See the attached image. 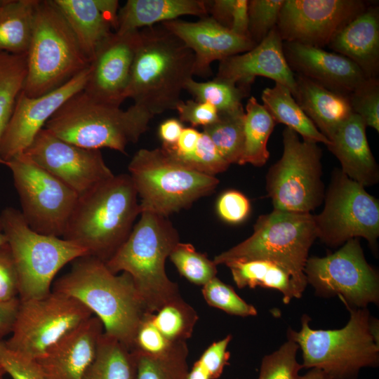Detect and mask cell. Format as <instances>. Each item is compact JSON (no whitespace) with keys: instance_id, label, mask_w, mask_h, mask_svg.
<instances>
[{"instance_id":"cell-1","label":"cell","mask_w":379,"mask_h":379,"mask_svg":"<svg viewBox=\"0 0 379 379\" xmlns=\"http://www.w3.org/2000/svg\"><path fill=\"white\" fill-rule=\"evenodd\" d=\"M194 62L192 51L161 24L139 29L125 98L152 117L175 109Z\"/></svg>"},{"instance_id":"cell-2","label":"cell","mask_w":379,"mask_h":379,"mask_svg":"<svg viewBox=\"0 0 379 379\" xmlns=\"http://www.w3.org/2000/svg\"><path fill=\"white\" fill-rule=\"evenodd\" d=\"M53 291L83 303L102 321L104 333L131 350L136 330L149 313L127 272L114 274L105 262L84 255L53 283Z\"/></svg>"},{"instance_id":"cell-3","label":"cell","mask_w":379,"mask_h":379,"mask_svg":"<svg viewBox=\"0 0 379 379\" xmlns=\"http://www.w3.org/2000/svg\"><path fill=\"white\" fill-rule=\"evenodd\" d=\"M140 213L129 174L114 175L79 197L62 237L106 262L127 239Z\"/></svg>"},{"instance_id":"cell-4","label":"cell","mask_w":379,"mask_h":379,"mask_svg":"<svg viewBox=\"0 0 379 379\" xmlns=\"http://www.w3.org/2000/svg\"><path fill=\"white\" fill-rule=\"evenodd\" d=\"M178 242V232L166 217L143 211L127 239L105 262L114 274H130L150 314L180 297L178 284L165 270L166 259Z\"/></svg>"},{"instance_id":"cell-5","label":"cell","mask_w":379,"mask_h":379,"mask_svg":"<svg viewBox=\"0 0 379 379\" xmlns=\"http://www.w3.org/2000/svg\"><path fill=\"white\" fill-rule=\"evenodd\" d=\"M152 117L137 105L123 110L100 102L82 90L68 99L44 128L81 147H107L125 153L126 146L135 143L147 130Z\"/></svg>"},{"instance_id":"cell-6","label":"cell","mask_w":379,"mask_h":379,"mask_svg":"<svg viewBox=\"0 0 379 379\" xmlns=\"http://www.w3.org/2000/svg\"><path fill=\"white\" fill-rule=\"evenodd\" d=\"M345 306L350 317L343 328L312 329L304 314L300 330L289 331L288 338L301 349L303 368H319L331 379H356L361 368L378 365L379 345L368 311Z\"/></svg>"},{"instance_id":"cell-7","label":"cell","mask_w":379,"mask_h":379,"mask_svg":"<svg viewBox=\"0 0 379 379\" xmlns=\"http://www.w3.org/2000/svg\"><path fill=\"white\" fill-rule=\"evenodd\" d=\"M26 60L22 92L30 98L62 86L90 65L53 0H39Z\"/></svg>"},{"instance_id":"cell-8","label":"cell","mask_w":379,"mask_h":379,"mask_svg":"<svg viewBox=\"0 0 379 379\" xmlns=\"http://www.w3.org/2000/svg\"><path fill=\"white\" fill-rule=\"evenodd\" d=\"M317 238L314 215L274 209L258 217L253 234L214 258V263L235 260H266L286 269L304 292V269L309 251Z\"/></svg>"},{"instance_id":"cell-9","label":"cell","mask_w":379,"mask_h":379,"mask_svg":"<svg viewBox=\"0 0 379 379\" xmlns=\"http://www.w3.org/2000/svg\"><path fill=\"white\" fill-rule=\"evenodd\" d=\"M128 169L140 198L141 212L166 218L211 194L219 184L215 176L185 167L161 147L139 149Z\"/></svg>"},{"instance_id":"cell-10","label":"cell","mask_w":379,"mask_h":379,"mask_svg":"<svg viewBox=\"0 0 379 379\" xmlns=\"http://www.w3.org/2000/svg\"><path fill=\"white\" fill-rule=\"evenodd\" d=\"M0 218L18 273L20 300L49 294L59 270L87 255L83 248L72 241L36 232L29 227L21 211L15 208H5Z\"/></svg>"},{"instance_id":"cell-11","label":"cell","mask_w":379,"mask_h":379,"mask_svg":"<svg viewBox=\"0 0 379 379\" xmlns=\"http://www.w3.org/2000/svg\"><path fill=\"white\" fill-rule=\"evenodd\" d=\"M281 157L268 170L266 190L274 209L310 213L324 199L321 150L314 142L301 140L289 128L283 133Z\"/></svg>"},{"instance_id":"cell-12","label":"cell","mask_w":379,"mask_h":379,"mask_svg":"<svg viewBox=\"0 0 379 379\" xmlns=\"http://www.w3.org/2000/svg\"><path fill=\"white\" fill-rule=\"evenodd\" d=\"M6 166L12 173L21 213L29 227L41 234L62 237L79 195L25 153Z\"/></svg>"},{"instance_id":"cell-13","label":"cell","mask_w":379,"mask_h":379,"mask_svg":"<svg viewBox=\"0 0 379 379\" xmlns=\"http://www.w3.org/2000/svg\"><path fill=\"white\" fill-rule=\"evenodd\" d=\"M92 316L78 300L52 291L41 298L20 300L11 336L4 342L10 350L36 359Z\"/></svg>"},{"instance_id":"cell-14","label":"cell","mask_w":379,"mask_h":379,"mask_svg":"<svg viewBox=\"0 0 379 379\" xmlns=\"http://www.w3.org/2000/svg\"><path fill=\"white\" fill-rule=\"evenodd\" d=\"M322 211L314 215L317 238L335 247L362 237L375 246L379 236V202L340 169L332 175Z\"/></svg>"},{"instance_id":"cell-15","label":"cell","mask_w":379,"mask_h":379,"mask_svg":"<svg viewBox=\"0 0 379 379\" xmlns=\"http://www.w3.org/2000/svg\"><path fill=\"white\" fill-rule=\"evenodd\" d=\"M304 273L320 295H337L345 305L355 308L378 302V274L367 262L357 238L332 254L308 258Z\"/></svg>"},{"instance_id":"cell-16","label":"cell","mask_w":379,"mask_h":379,"mask_svg":"<svg viewBox=\"0 0 379 379\" xmlns=\"http://www.w3.org/2000/svg\"><path fill=\"white\" fill-rule=\"evenodd\" d=\"M368 5L361 0H284L276 27L283 41L323 48Z\"/></svg>"},{"instance_id":"cell-17","label":"cell","mask_w":379,"mask_h":379,"mask_svg":"<svg viewBox=\"0 0 379 379\" xmlns=\"http://www.w3.org/2000/svg\"><path fill=\"white\" fill-rule=\"evenodd\" d=\"M23 153L69 186L79 197L114 175L100 149L73 145L45 128L39 131Z\"/></svg>"},{"instance_id":"cell-18","label":"cell","mask_w":379,"mask_h":379,"mask_svg":"<svg viewBox=\"0 0 379 379\" xmlns=\"http://www.w3.org/2000/svg\"><path fill=\"white\" fill-rule=\"evenodd\" d=\"M90 66V65H89ZM68 82L36 98L19 94L0 143V157L6 163L23 153L46 122L74 94L84 90L90 67Z\"/></svg>"},{"instance_id":"cell-19","label":"cell","mask_w":379,"mask_h":379,"mask_svg":"<svg viewBox=\"0 0 379 379\" xmlns=\"http://www.w3.org/2000/svg\"><path fill=\"white\" fill-rule=\"evenodd\" d=\"M139 30L113 32L99 46L90 63L84 91L93 99L120 107L125 98Z\"/></svg>"},{"instance_id":"cell-20","label":"cell","mask_w":379,"mask_h":379,"mask_svg":"<svg viewBox=\"0 0 379 379\" xmlns=\"http://www.w3.org/2000/svg\"><path fill=\"white\" fill-rule=\"evenodd\" d=\"M161 24L192 51L194 75L199 77L211 74L210 65L213 61L248 51L256 46L251 39L232 32L209 16L197 22L176 19Z\"/></svg>"},{"instance_id":"cell-21","label":"cell","mask_w":379,"mask_h":379,"mask_svg":"<svg viewBox=\"0 0 379 379\" xmlns=\"http://www.w3.org/2000/svg\"><path fill=\"white\" fill-rule=\"evenodd\" d=\"M257 77L281 84L295 95V74L286 60L283 41L276 27L250 51L220 60L215 78L248 88Z\"/></svg>"},{"instance_id":"cell-22","label":"cell","mask_w":379,"mask_h":379,"mask_svg":"<svg viewBox=\"0 0 379 379\" xmlns=\"http://www.w3.org/2000/svg\"><path fill=\"white\" fill-rule=\"evenodd\" d=\"M286 60L295 74L326 88L350 95L367 78L347 58L324 48L283 41Z\"/></svg>"},{"instance_id":"cell-23","label":"cell","mask_w":379,"mask_h":379,"mask_svg":"<svg viewBox=\"0 0 379 379\" xmlns=\"http://www.w3.org/2000/svg\"><path fill=\"white\" fill-rule=\"evenodd\" d=\"M103 332L100 319L92 316L51 345L35 359L44 379H82Z\"/></svg>"},{"instance_id":"cell-24","label":"cell","mask_w":379,"mask_h":379,"mask_svg":"<svg viewBox=\"0 0 379 379\" xmlns=\"http://www.w3.org/2000/svg\"><path fill=\"white\" fill-rule=\"evenodd\" d=\"M328 46L354 62L367 78L379 72V9L368 5L343 27Z\"/></svg>"},{"instance_id":"cell-25","label":"cell","mask_w":379,"mask_h":379,"mask_svg":"<svg viewBox=\"0 0 379 379\" xmlns=\"http://www.w3.org/2000/svg\"><path fill=\"white\" fill-rule=\"evenodd\" d=\"M366 128L362 119L352 114L338 128L327 146L339 160L342 172L364 187L379 180L378 166L370 149Z\"/></svg>"},{"instance_id":"cell-26","label":"cell","mask_w":379,"mask_h":379,"mask_svg":"<svg viewBox=\"0 0 379 379\" xmlns=\"http://www.w3.org/2000/svg\"><path fill=\"white\" fill-rule=\"evenodd\" d=\"M295 101L329 140L353 113L349 95L337 93L295 74Z\"/></svg>"},{"instance_id":"cell-27","label":"cell","mask_w":379,"mask_h":379,"mask_svg":"<svg viewBox=\"0 0 379 379\" xmlns=\"http://www.w3.org/2000/svg\"><path fill=\"white\" fill-rule=\"evenodd\" d=\"M208 16V1L128 0L118 13L115 32L124 34L157 23L178 19L182 15Z\"/></svg>"},{"instance_id":"cell-28","label":"cell","mask_w":379,"mask_h":379,"mask_svg":"<svg viewBox=\"0 0 379 379\" xmlns=\"http://www.w3.org/2000/svg\"><path fill=\"white\" fill-rule=\"evenodd\" d=\"M74 34L89 63L112 33V23L95 0H53Z\"/></svg>"},{"instance_id":"cell-29","label":"cell","mask_w":379,"mask_h":379,"mask_svg":"<svg viewBox=\"0 0 379 379\" xmlns=\"http://www.w3.org/2000/svg\"><path fill=\"white\" fill-rule=\"evenodd\" d=\"M239 288L260 286L279 291L283 301L288 304L293 298H299L303 291L291 274L278 264L266 260H235L225 264Z\"/></svg>"},{"instance_id":"cell-30","label":"cell","mask_w":379,"mask_h":379,"mask_svg":"<svg viewBox=\"0 0 379 379\" xmlns=\"http://www.w3.org/2000/svg\"><path fill=\"white\" fill-rule=\"evenodd\" d=\"M261 98L264 107L276 124H285L300 135L302 140L321 142L326 146L330 145V140L321 133L302 111L286 86L275 83L273 87L263 90Z\"/></svg>"},{"instance_id":"cell-31","label":"cell","mask_w":379,"mask_h":379,"mask_svg":"<svg viewBox=\"0 0 379 379\" xmlns=\"http://www.w3.org/2000/svg\"><path fill=\"white\" fill-rule=\"evenodd\" d=\"M39 0H5L0 8V52L26 54Z\"/></svg>"},{"instance_id":"cell-32","label":"cell","mask_w":379,"mask_h":379,"mask_svg":"<svg viewBox=\"0 0 379 379\" xmlns=\"http://www.w3.org/2000/svg\"><path fill=\"white\" fill-rule=\"evenodd\" d=\"M137 355L117 338L102 334L82 379H136Z\"/></svg>"},{"instance_id":"cell-33","label":"cell","mask_w":379,"mask_h":379,"mask_svg":"<svg viewBox=\"0 0 379 379\" xmlns=\"http://www.w3.org/2000/svg\"><path fill=\"white\" fill-rule=\"evenodd\" d=\"M244 112V148L239 164H250L260 167L268 160L267 144L276 123L264 105L253 96L248 100Z\"/></svg>"},{"instance_id":"cell-34","label":"cell","mask_w":379,"mask_h":379,"mask_svg":"<svg viewBox=\"0 0 379 379\" xmlns=\"http://www.w3.org/2000/svg\"><path fill=\"white\" fill-rule=\"evenodd\" d=\"M27 75L26 54L0 52V143ZM0 164L6 163L0 157Z\"/></svg>"},{"instance_id":"cell-35","label":"cell","mask_w":379,"mask_h":379,"mask_svg":"<svg viewBox=\"0 0 379 379\" xmlns=\"http://www.w3.org/2000/svg\"><path fill=\"white\" fill-rule=\"evenodd\" d=\"M244 108L218 113V119L203 127V132L212 140L222 157L230 165L239 164L244 141Z\"/></svg>"},{"instance_id":"cell-36","label":"cell","mask_w":379,"mask_h":379,"mask_svg":"<svg viewBox=\"0 0 379 379\" xmlns=\"http://www.w3.org/2000/svg\"><path fill=\"white\" fill-rule=\"evenodd\" d=\"M155 327L171 343L186 342L192 336L199 317L182 298L173 299L150 314Z\"/></svg>"},{"instance_id":"cell-37","label":"cell","mask_w":379,"mask_h":379,"mask_svg":"<svg viewBox=\"0 0 379 379\" xmlns=\"http://www.w3.org/2000/svg\"><path fill=\"white\" fill-rule=\"evenodd\" d=\"M186 342L175 343L166 352L137 355L136 379H185L189 371Z\"/></svg>"},{"instance_id":"cell-38","label":"cell","mask_w":379,"mask_h":379,"mask_svg":"<svg viewBox=\"0 0 379 379\" xmlns=\"http://www.w3.org/2000/svg\"><path fill=\"white\" fill-rule=\"evenodd\" d=\"M185 89L195 100L214 106L218 113L243 108L241 100L248 93L246 88L215 78L205 82L196 81L192 78L186 83Z\"/></svg>"},{"instance_id":"cell-39","label":"cell","mask_w":379,"mask_h":379,"mask_svg":"<svg viewBox=\"0 0 379 379\" xmlns=\"http://www.w3.org/2000/svg\"><path fill=\"white\" fill-rule=\"evenodd\" d=\"M169 258L181 276L192 284L204 286L216 277L217 265L205 253L188 243L178 242Z\"/></svg>"},{"instance_id":"cell-40","label":"cell","mask_w":379,"mask_h":379,"mask_svg":"<svg viewBox=\"0 0 379 379\" xmlns=\"http://www.w3.org/2000/svg\"><path fill=\"white\" fill-rule=\"evenodd\" d=\"M166 152L185 167L211 176L225 171L230 166L210 138L204 132H201L197 146L192 152L185 154Z\"/></svg>"},{"instance_id":"cell-41","label":"cell","mask_w":379,"mask_h":379,"mask_svg":"<svg viewBox=\"0 0 379 379\" xmlns=\"http://www.w3.org/2000/svg\"><path fill=\"white\" fill-rule=\"evenodd\" d=\"M299 347L291 339L262 360L258 379H298L303 368L296 356Z\"/></svg>"},{"instance_id":"cell-42","label":"cell","mask_w":379,"mask_h":379,"mask_svg":"<svg viewBox=\"0 0 379 379\" xmlns=\"http://www.w3.org/2000/svg\"><path fill=\"white\" fill-rule=\"evenodd\" d=\"M202 294L206 302L211 307L226 313L239 317L255 316L254 306L244 301L233 289L217 277L202 287Z\"/></svg>"},{"instance_id":"cell-43","label":"cell","mask_w":379,"mask_h":379,"mask_svg":"<svg viewBox=\"0 0 379 379\" xmlns=\"http://www.w3.org/2000/svg\"><path fill=\"white\" fill-rule=\"evenodd\" d=\"M284 0H250L248 35L257 45L276 27Z\"/></svg>"},{"instance_id":"cell-44","label":"cell","mask_w":379,"mask_h":379,"mask_svg":"<svg viewBox=\"0 0 379 379\" xmlns=\"http://www.w3.org/2000/svg\"><path fill=\"white\" fill-rule=\"evenodd\" d=\"M231 340L232 335H228L208 346L189 370L185 379H218L230 364V353L227 347Z\"/></svg>"},{"instance_id":"cell-45","label":"cell","mask_w":379,"mask_h":379,"mask_svg":"<svg viewBox=\"0 0 379 379\" xmlns=\"http://www.w3.org/2000/svg\"><path fill=\"white\" fill-rule=\"evenodd\" d=\"M248 5V0L208 1V11L221 25L239 36L249 38Z\"/></svg>"},{"instance_id":"cell-46","label":"cell","mask_w":379,"mask_h":379,"mask_svg":"<svg viewBox=\"0 0 379 379\" xmlns=\"http://www.w3.org/2000/svg\"><path fill=\"white\" fill-rule=\"evenodd\" d=\"M354 114L359 115L365 125L379 131V80L366 78L349 95Z\"/></svg>"},{"instance_id":"cell-47","label":"cell","mask_w":379,"mask_h":379,"mask_svg":"<svg viewBox=\"0 0 379 379\" xmlns=\"http://www.w3.org/2000/svg\"><path fill=\"white\" fill-rule=\"evenodd\" d=\"M150 313L140 323L132 344L131 350L137 354L157 356L168 351L175 343L168 340L152 324Z\"/></svg>"},{"instance_id":"cell-48","label":"cell","mask_w":379,"mask_h":379,"mask_svg":"<svg viewBox=\"0 0 379 379\" xmlns=\"http://www.w3.org/2000/svg\"><path fill=\"white\" fill-rule=\"evenodd\" d=\"M0 364L13 379H44L35 359L10 350L0 340Z\"/></svg>"},{"instance_id":"cell-49","label":"cell","mask_w":379,"mask_h":379,"mask_svg":"<svg viewBox=\"0 0 379 379\" xmlns=\"http://www.w3.org/2000/svg\"><path fill=\"white\" fill-rule=\"evenodd\" d=\"M217 213L224 221L237 224L243 222L248 215L251 204L248 199L237 190H227L218 198Z\"/></svg>"},{"instance_id":"cell-50","label":"cell","mask_w":379,"mask_h":379,"mask_svg":"<svg viewBox=\"0 0 379 379\" xmlns=\"http://www.w3.org/2000/svg\"><path fill=\"white\" fill-rule=\"evenodd\" d=\"M19 294L18 277L8 244L0 248V302L11 300Z\"/></svg>"},{"instance_id":"cell-51","label":"cell","mask_w":379,"mask_h":379,"mask_svg":"<svg viewBox=\"0 0 379 379\" xmlns=\"http://www.w3.org/2000/svg\"><path fill=\"white\" fill-rule=\"evenodd\" d=\"M175 109L179 114V120L190 123L192 127L197 126L204 127L218 119L217 109L207 102L193 100H187L185 102L180 100Z\"/></svg>"},{"instance_id":"cell-52","label":"cell","mask_w":379,"mask_h":379,"mask_svg":"<svg viewBox=\"0 0 379 379\" xmlns=\"http://www.w3.org/2000/svg\"><path fill=\"white\" fill-rule=\"evenodd\" d=\"M201 132L193 127L184 128L175 144L173 145H162L161 148L171 154H188L196 147Z\"/></svg>"},{"instance_id":"cell-53","label":"cell","mask_w":379,"mask_h":379,"mask_svg":"<svg viewBox=\"0 0 379 379\" xmlns=\"http://www.w3.org/2000/svg\"><path fill=\"white\" fill-rule=\"evenodd\" d=\"M20 302L19 298L0 302V340L11 333Z\"/></svg>"},{"instance_id":"cell-54","label":"cell","mask_w":379,"mask_h":379,"mask_svg":"<svg viewBox=\"0 0 379 379\" xmlns=\"http://www.w3.org/2000/svg\"><path fill=\"white\" fill-rule=\"evenodd\" d=\"M184 127L181 121L176 119H168L159 127V136L163 145H173L178 141Z\"/></svg>"},{"instance_id":"cell-55","label":"cell","mask_w":379,"mask_h":379,"mask_svg":"<svg viewBox=\"0 0 379 379\" xmlns=\"http://www.w3.org/2000/svg\"><path fill=\"white\" fill-rule=\"evenodd\" d=\"M298 379H331L328 375H326L323 371L319 368H310L303 375H299Z\"/></svg>"},{"instance_id":"cell-56","label":"cell","mask_w":379,"mask_h":379,"mask_svg":"<svg viewBox=\"0 0 379 379\" xmlns=\"http://www.w3.org/2000/svg\"><path fill=\"white\" fill-rule=\"evenodd\" d=\"M8 243L6 236L4 233L2 222L0 218V248Z\"/></svg>"},{"instance_id":"cell-57","label":"cell","mask_w":379,"mask_h":379,"mask_svg":"<svg viewBox=\"0 0 379 379\" xmlns=\"http://www.w3.org/2000/svg\"><path fill=\"white\" fill-rule=\"evenodd\" d=\"M6 371L1 364H0V379H3L4 375L6 374Z\"/></svg>"},{"instance_id":"cell-58","label":"cell","mask_w":379,"mask_h":379,"mask_svg":"<svg viewBox=\"0 0 379 379\" xmlns=\"http://www.w3.org/2000/svg\"><path fill=\"white\" fill-rule=\"evenodd\" d=\"M5 0H0V8L2 6V5L4 4Z\"/></svg>"}]
</instances>
